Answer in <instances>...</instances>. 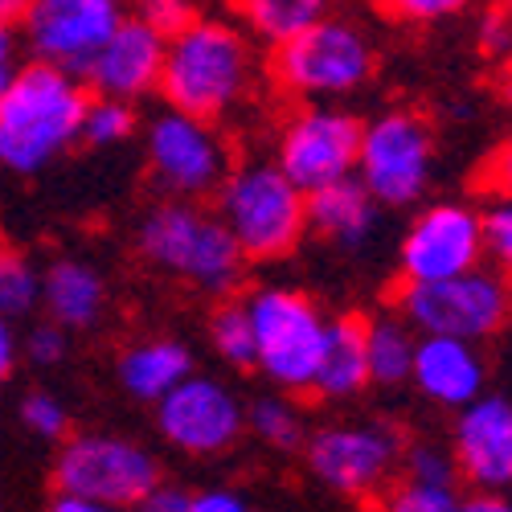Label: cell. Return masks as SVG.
<instances>
[{
  "label": "cell",
  "mask_w": 512,
  "mask_h": 512,
  "mask_svg": "<svg viewBox=\"0 0 512 512\" xmlns=\"http://www.w3.org/2000/svg\"><path fill=\"white\" fill-rule=\"evenodd\" d=\"M455 9H459L455 0H406V5H394L398 17H422V21H439Z\"/></svg>",
  "instance_id": "cell-37"
},
{
  "label": "cell",
  "mask_w": 512,
  "mask_h": 512,
  "mask_svg": "<svg viewBox=\"0 0 512 512\" xmlns=\"http://www.w3.org/2000/svg\"><path fill=\"white\" fill-rule=\"evenodd\" d=\"M160 66H164V41L140 17H123V25L91 62L87 78L99 91V99L127 103L160 87Z\"/></svg>",
  "instance_id": "cell-17"
},
{
  "label": "cell",
  "mask_w": 512,
  "mask_h": 512,
  "mask_svg": "<svg viewBox=\"0 0 512 512\" xmlns=\"http://www.w3.org/2000/svg\"><path fill=\"white\" fill-rule=\"evenodd\" d=\"M82 82L54 66H25L13 74L5 99H0V164L13 173L46 168L74 136H82L87 115Z\"/></svg>",
  "instance_id": "cell-2"
},
{
  "label": "cell",
  "mask_w": 512,
  "mask_h": 512,
  "mask_svg": "<svg viewBox=\"0 0 512 512\" xmlns=\"http://www.w3.org/2000/svg\"><path fill=\"white\" fill-rule=\"evenodd\" d=\"M488 189L512 197V144H504L488 164Z\"/></svg>",
  "instance_id": "cell-39"
},
{
  "label": "cell",
  "mask_w": 512,
  "mask_h": 512,
  "mask_svg": "<svg viewBox=\"0 0 512 512\" xmlns=\"http://www.w3.org/2000/svg\"><path fill=\"white\" fill-rule=\"evenodd\" d=\"M148 160L160 189L173 197H205L226 181V144L209 123L168 111L148 132Z\"/></svg>",
  "instance_id": "cell-14"
},
{
  "label": "cell",
  "mask_w": 512,
  "mask_h": 512,
  "mask_svg": "<svg viewBox=\"0 0 512 512\" xmlns=\"http://www.w3.org/2000/svg\"><path fill=\"white\" fill-rule=\"evenodd\" d=\"M508 66H512V54H508Z\"/></svg>",
  "instance_id": "cell-46"
},
{
  "label": "cell",
  "mask_w": 512,
  "mask_h": 512,
  "mask_svg": "<svg viewBox=\"0 0 512 512\" xmlns=\"http://www.w3.org/2000/svg\"><path fill=\"white\" fill-rule=\"evenodd\" d=\"M246 422L254 426V435L263 443L279 447V451H295L304 439V422H300V410L283 398H259L254 410L246 414Z\"/></svg>",
  "instance_id": "cell-27"
},
{
  "label": "cell",
  "mask_w": 512,
  "mask_h": 512,
  "mask_svg": "<svg viewBox=\"0 0 512 512\" xmlns=\"http://www.w3.org/2000/svg\"><path fill=\"white\" fill-rule=\"evenodd\" d=\"M480 37H484V50H488V54L508 58V54H512V9H492V13L484 17Z\"/></svg>",
  "instance_id": "cell-35"
},
{
  "label": "cell",
  "mask_w": 512,
  "mask_h": 512,
  "mask_svg": "<svg viewBox=\"0 0 512 512\" xmlns=\"http://www.w3.org/2000/svg\"><path fill=\"white\" fill-rule=\"evenodd\" d=\"M13 21H21V5L0 0V70H9V58H13Z\"/></svg>",
  "instance_id": "cell-40"
},
{
  "label": "cell",
  "mask_w": 512,
  "mask_h": 512,
  "mask_svg": "<svg viewBox=\"0 0 512 512\" xmlns=\"http://www.w3.org/2000/svg\"><path fill=\"white\" fill-rule=\"evenodd\" d=\"M185 512H250V508H246V500H242V496L213 488V492L189 496V508H185Z\"/></svg>",
  "instance_id": "cell-36"
},
{
  "label": "cell",
  "mask_w": 512,
  "mask_h": 512,
  "mask_svg": "<svg viewBox=\"0 0 512 512\" xmlns=\"http://www.w3.org/2000/svg\"><path fill=\"white\" fill-rule=\"evenodd\" d=\"M414 386L439 406H472L484 390V361L476 345L447 336H422L414 349Z\"/></svg>",
  "instance_id": "cell-18"
},
{
  "label": "cell",
  "mask_w": 512,
  "mask_h": 512,
  "mask_svg": "<svg viewBox=\"0 0 512 512\" xmlns=\"http://www.w3.org/2000/svg\"><path fill=\"white\" fill-rule=\"evenodd\" d=\"M357 173L373 201H414L431 177V132H426V123L410 111H390L361 127Z\"/></svg>",
  "instance_id": "cell-10"
},
{
  "label": "cell",
  "mask_w": 512,
  "mask_h": 512,
  "mask_svg": "<svg viewBox=\"0 0 512 512\" xmlns=\"http://www.w3.org/2000/svg\"><path fill=\"white\" fill-rule=\"evenodd\" d=\"M373 74V46L369 37L349 25L324 17L308 33L275 54V78L295 95H345Z\"/></svg>",
  "instance_id": "cell-8"
},
{
  "label": "cell",
  "mask_w": 512,
  "mask_h": 512,
  "mask_svg": "<svg viewBox=\"0 0 512 512\" xmlns=\"http://www.w3.org/2000/svg\"><path fill=\"white\" fill-rule=\"evenodd\" d=\"M250 74H254L250 41L226 21L197 17L181 37L164 46L156 91L173 103L177 115L209 123L226 115L250 91Z\"/></svg>",
  "instance_id": "cell-1"
},
{
  "label": "cell",
  "mask_w": 512,
  "mask_h": 512,
  "mask_svg": "<svg viewBox=\"0 0 512 512\" xmlns=\"http://www.w3.org/2000/svg\"><path fill=\"white\" fill-rule=\"evenodd\" d=\"M185 508H189V496L173 488H156L136 504V512H185Z\"/></svg>",
  "instance_id": "cell-38"
},
{
  "label": "cell",
  "mask_w": 512,
  "mask_h": 512,
  "mask_svg": "<svg viewBox=\"0 0 512 512\" xmlns=\"http://www.w3.org/2000/svg\"><path fill=\"white\" fill-rule=\"evenodd\" d=\"M136 115L127 103H111V99H91L87 115H82V136L91 144H119L123 136H132Z\"/></svg>",
  "instance_id": "cell-28"
},
{
  "label": "cell",
  "mask_w": 512,
  "mask_h": 512,
  "mask_svg": "<svg viewBox=\"0 0 512 512\" xmlns=\"http://www.w3.org/2000/svg\"><path fill=\"white\" fill-rule=\"evenodd\" d=\"M504 91H508V99H512V78H508V87H504Z\"/></svg>",
  "instance_id": "cell-45"
},
{
  "label": "cell",
  "mask_w": 512,
  "mask_h": 512,
  "mask_svg": "<svg viewBox=\"0 0 512 512\" xmlns=\"http://www.w3.org/2000/svg\"><path fill=\"white\" fill-rule=\"evenodd\" d=\"M0 250H5V242H0Z\"/></svg>",
  "instance_id": "cell-47"
},
{
  "label": "cell",
  "mask_w": 512,
  "mask_h": 512,
  "mask_svg": "<svg viewBox=\"0 0 512 512\" xmlns=\"http://www.w3.org/2000/svg\"><path fill=\"white\" fill-rule=\"evenodd\" d=\"M50 512H119V508H107V504H95V500H78V496H58L50 504Z\"/></svg>",
  "instance_id": "cell-42"
},
{
  "label": "cell",
  "mask_w": 512,
  "mask_h": 512,
  "mask_svg": "<svg viewBox=\"0 0 512 512\" xmlns=\"http://www.w3.org/2000/svg\"><path fill=\"white\" fill-rule=\"evenodd\" d=\"M414 328L402 316H377L365 324V361H369V381L377 386H398L414 369Z\"/></svg>",
  "instance_id": "cell-23"
},
{
  "label": "cell",
  "mask_w": 512,
  "mask_h": 512,
  "mask_svg": "<svg viewBox=\"0 0 512 512\" xmlns=\"http://www.w3.org/2000/svg\"><path fill=\"white\" fill-rule=\"evenodd\" d=\"M381 512H459V500L451 488H435V484H398L386 496Z\"/></svg>",
  "instance_id": "cell-29"
},
{
  "label": "cell",
  "mask_w": 512,
  "mask_h": 512,
  "mask_svg": "<svg viewBox=\"0 0 512 512\" xmlns=\"http://www.w3.org/2000/svg\"><path fill=\"white\" fill-rule=\"evenodd\" d=\"M25 37L41 66L62 74H87L111 33L123 25L115 0H37L21 9Z\"/></svg>",
  "instance_id": "cell-9"
},
{
  "label": "cell",
  "mask_w": 512,
  "mask_h": 512,
  "mask_svg": "<svg viewBox=\"0 0 512 512\" xmlns=\"http://www.w3.org/2000/svg\"><path fill=\"white\" fill-rule=\"evenodd\" d=\"M455 472L488 492L512 484V406L504 398H476L455 426Z\"/></svg>",
  "instance_id": "cell-16"
},
{
  "label": "cell",
  "mask_w": 512,
  "mask_h": 512,
  "mask_svg": "<svg viewBox=\"0 0 512 512\" xmlns=\"http://www.w3.org/2000/svg\"><path fill=\"white\" fill-rule=\"evenodd\" d=\"M459 512H512V504L504 496H472L459 504Z\"/></svg>",
  "instance_id": "cell-43"
},
{
  "label": "cell",
  "mask_w": 512,
  "mask_h": 512,
  "mask_svg": "<svg viewBox=\"0 0 512 512\" xmlns=\"http://www.w3.org/2000/svg\"><path fill=\"white\" fill-rule=\"evenodd\" d=\"M361 152V123L340 111H304L287 123L279 140V173L304 197L349 181Z\"/></svg>",
  "instance_id": "cell-11"
},
{
  "label": "cell",
  "mask_w": 512,
  "mask_h": 512,
  "mask_svg": "<svg viewBox=\"0 0 512 512\" xmlns=\"http://www.w3.org/2000/svg\"><path fill=\"white\" fill-rule=\"evenodd\" d=\"M54 480L58 496H78V500H95L107 508H136L148 492L160 488L156 459L115 435H78L62 447L54 463Z\"/></svg>",
  "instance_id": "cell-7"
},
{
  "label": "cell",
  "mask_w": 512,
  "mask_h": 512,
  "mask_svg": "<svg viewBox=\"0 0 512 512\" xmlns=\"http://www.w3.org/2000/svg\"><path fill=\"white\" fill-rule=\"evenodd\" d=\"M254 324V365H259L275 386L308 394L316 386V369L324 357L328 320L316 312L312 300L287 287H259L246 300Z\"/></svg>",
  "instance_id": "cell-5"
},
{
  "label": "cell",
  "mask_w": 512,
  "mask_h": 512,
  "mask_svg": "<svg viewBox=\"0 0 512 512\" xmlns=\"http://www.w3.org/2000/svg\"><path fill=\"white\" fill-rule=\"evenodd\" d=\"M17 365V336H13V324L0 320V381H5Z\"/></svg>",
  "instance_id": "cell-41"
},
{
  "label": "cell",
  "mask_w": 512,
  "mask_h": 512,
  "mask_svg": "<svg viewBox=\"0 0 512 512\" xmlns=\"http://www.w3.org/2000/svg\"><path fill=\"white\" fill-rule=\"evenodd\" d=\"M304 209H308L312 230H320L332 242H345V246L365 242V234L373 230V197L365 193V185L357 177L308 193Z\"/></svg>",
  "instance_id": "cell-21"
},
{
  "label": "cell",
  "mask_w": 512,
  "mask_h": 512,
  "mask_svg": "<svg viewBox=\"0 0 512 512\" xmlns=\"http://www.w3.org/2000/svg\"><path fill=\"white\" fill-rule=\"evenodd\" d=\"M402 459V439L390 426H324L308 439L312 472L345 496H377Z\"/></svg>",
  "instance_id": "cell-13"
},
{
  "label": "cell",
  "mask_w": 512,
  "mask_h": 512,
  "mask_svg": "<svg viewBox=\"0 0 512 512\" xmlns=\"http://www.w3.org/2000/svg\"><path fill=\"white\" fill-rule=\"evenodd\" d=\"M9 82H13V74H9V70H0V99H5V91H9Z\"/></svg>",
  "instance_id": "cell-44"
},
{
  "label": "cell",
  "mask_w": 512,
  "mask_h": 512,
  "mask_svg": "<svg viewBox=\"0 0 512 512\" xmlns=\"http://www.w3.org/2000/svg\"><path fill=\"white\" fill-rule=\"evenodd\" d=\"M62 353H66V332H62L58 324L33 328V336H29V357H33L37 365H58Z\"/></svg>",
  "instance_id": "cell-34"
},
{
  "label": "cell",
  "mask_w": 512,
  "mask_h": 512,
  "mask_svg": "<svg viewBox=\"0 0 512 512\" xmlns=\"http://www.w3.org/2000/svg\"><path fill=\"white\" fill-rule=\"evenodd\" d=\"M160 431L164 439L189 451V455H218L230 443H238L242 426H246V410L238 406V398L213 377H185L181 386L160 398Z\"/></svg>",
  "instance_id": "cell-15"
},
{
  "label": "cell",
  "mask_w": 512,
  "mask_h": 512,
  "mask_svg": "<svg viewBox=\"0 0 512 512\" xmlns=\"http://www.w3.org/2000/svg\"><path fill=\"white\" fill-rule=\"evenodd\" d=\"M41 295H46V308L54 312L58 328H91L103 312V279L87 267V263H74V259H62L46 271L41 279Z\"/></svg>",
  "instance_id": "cell-22"
},
{
  "label": "cell",
  "mask_w": 512,
  "mask_h": 512,
  "mask_svg": "<svg viewBox=\"0 0 512 512\" xmlns=\"http://www.w3.org/2000/svg\"><path fill=\"white\" fill-rule=\"evenodd\" d=\"M41 295V279L17 250H0V320L25 316Z\"/></svg>",
  "instance_id": "cell-26"
},
{
  "label": "cell",
  "mask_w": 512,
  "mask_h": 512,
  "mask_svg": "<svg viewBox=\"0 0 512 512\" xmlns=\"http://www.w3.org/2000/svg\"><path fill=\"white\" fill-rule=\"evenodd\" d=\"M455 459L439 447H414L406 455V480L410 484H435V488H451L455 484Z\"/></svg>",
  "instance_id": "cell-31"
},
{
  "label": "cell",
  "mask_w": 512,
  "mask_h": 512,
  "mask_svg": "<svg viewBox=\"0 0 512 512\" xmlns=\"http://www.w3.org/2000/svg\"><path fill=\"white\" fill-rule=\"evenodd\" d=\"M213 345H218V353L238 369L254 365L259 345H254V324H250L246 300H230L213 312Z\"/></svg>",
  "instance_id": "cell-25"
},
{
  "label": "cell",
  "mask_w": 512,
  "mask_h": 512,
  "mask_svg": "<svg viewBox=\"0 0 512 512\" xmlns=\"http://www.w3.org/2000/svg\"><path fill=\"white\" fill-rule=\"evenodd\" d=\"M369 386V361H365V320L340 316L328 320L324 357L316 369V394L320 398H349Z\"/></svg>",
  "instance_id": "cell-19"
},
{
  "label": "cell",
  "mask_w": 512,
  "mask_h": 512,
  "mask_svg": "<svg viewBox=\"0 0 512 512\" xmlns=\"http://www.w3.org/2000/svg\"><path fill=\"white\" fill-rule=\"evenodd\" d=\"M140 21L168 46V41L181 37L197 21V9L185 5V0H148V5H140Z\"/></svg>",
  "instance_id": "cell-30"
},
{
  "label": "cell",
  "mask_w": 512,
  "mask_h": 512,
  "mask_svg": "<svg viewBox=\"0 0 512 512\" xmlns=\"http://www.w3.org/2000/svg\"><path fill=\"white\" fill-rule=\"evenodd\" d=\"M21 418H25L29 431L41 435V439H62L66 426H70L66 406H62L58 398H50V394H29V398L21 402Z\"/></svg>",
  "instance_id": "cell-32"
},
{
  "label": "cell",
  "mask_w": 512,
  "mask_h": 512,
  "mask_svg": "<svg viewBox=\"0 0 512 512\" xmlns=\"http://www.w3.org/2000/svg\"><path fill=\"white\" fill-rule=\"evenodd\" d=\"M242 17L263 41L283 50L287 41L308 33L316 21H324V5L320 0H250V5H242Z\"/></svg>",
  "instance_id": "cell-24"
},
{
  "label": "cell",
  "mask_w": 512,
  "mask_h": 512,
  "mask_svg": "<svg viewBox=\"0 0 512 512\" xmlns=\"http://www.w3.org/2000/svg\"><path fill=\"white\" fill-rule=\"evenodd\" d=\"M119 377L127 394H136L144 402H160L185 377H193V361H189V349L177 345V340H144V345H132L123 353Z\"/></svg>",
  "instance_id": "cell-20"
},
{
  "label": "cell",
  "mask_w": 512,
  "mask_h": 512,
  "mask_svg": "<svg viewBox=\"0 0 512 512\" xmlns=\"http://www.w3.org/2000/svg\"><path fill=\"white\" fill-rule=\"evenodd\" d=\"M222 226L238 242L242 259H283L304 238L308 209L275 164H242L222 181Z\"/></svg>",
  "instance_id": "cell-4"
},
{
  "label": "cell",
  "mask_w": 512,
  "mask_h": 512,
  "mask_svg": "<svg viewBox=\"0 0 512 512\" xmlns=\"http://www.w3.org/2000/svg\"><path fill=\"white\" fill-rule=\"evenodd\" d=\"M140 254L152 267L205 291H234L246 271L242 250L218 213H205L189 201H168L148 213L140 226Z\"/></svg>",
  "instance_id": "cell-3"
},
{
  "label": "cell",
  "mask_w": 512,
  "mask_h": 512,
  "mask_svg": "<svg viewBox=\"0 0 512 512\" xmlns=\"http://www.w3.org/2000/svg\"><path fill=\"white\" fill-rule=\"evenodd\" d=\"M512 316V283L500 271H467L447 283H426L402 291V320L422 336L476 340L500 332Z\"/></svg>",
  "instance_id": "cell-6"
},
{
  "label": "cell",
  "mask_w": 512,
  "mask_h": 512,
  "mask_svg": "<svg viewBox=\"0 0 512 512\" xmlns=\"http://www.w3.org/2000/svg\"><path fill=\"white\" fill-rule=\"evenodd\" d=\"M484 259V222L467 205H431L418 213L402 242L406 287L447 283L476 271Z\"/></svg>",
  "instance_id": "cell-12"
},
{
  "label": "cell",
  "mask_w": 512,
  "mask_h": 512,
  "mask_svg": "<svg viewBox=\"0 0 512 512\" xmlns=\"http://www.w3.org/2000/svg\"><path fill=\"white\" fill-rule=\"evenodd\" d=\"M480 222H484V254H492L500 271L512 275V201L488 209Z\"/></svg>",
  "instance_id": "cell-33"
}]
</instances>
